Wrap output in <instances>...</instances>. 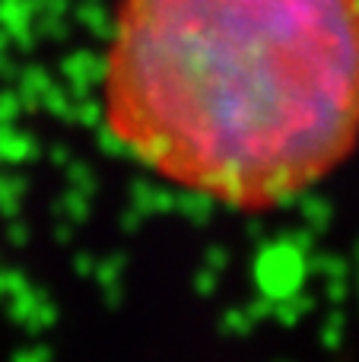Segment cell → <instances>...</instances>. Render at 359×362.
Segmentation results:
<instances>
[{
	"label": "cell",
	"instance_id": "1",
	"mask_svg": "<svg viewBox=\"0 0 359 362\" xmlns=\"http://www.w3.org/2000/svg\"><path fill=\"white\" fill-rule=\"evenodd\" d=\"M102 115L169 185L286 204L359 146V0H121Z\"/></svg>",
	"mask_w": 359,
	"mask_h": 362
}]
</instances>
